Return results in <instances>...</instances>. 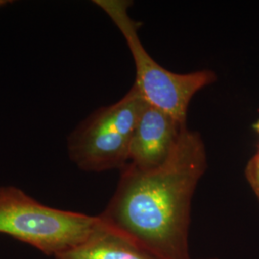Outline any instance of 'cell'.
Wrapping results in <instances>:
<instances>
[{
  "instance_id": "cell-1",
  "label": "cell",
  "mask_w": 259,
  "mask_h": 259,
  "mask_svg": "<svg viewBox=\"0 0 259 259\" xmlns=\"http://www.w3.org/2000/svg\"><path fill=\"white\" fill-rule=\"evenodd\" d=\"M206 166L203 139L185 127L161 165L143 170L128 163L121 169L115 192L98 216L157 259H192L191 204Z\"/></svg>"
},
{
  "instance_id": "cell-2",
  "label": "cell",
  "mask_w": 259,
  "mask_h": 259,
  "mask_svg": "<svg viewBox=\"0 0 259 259\" xmlns=\"http://www.w3.org/2000/svg\"><path fill=\"white\" fill-rule=\"evenodd\" d=\"M99 216L41 204L16 186H0V233L52 256L87 240Z\"/></svg>"
},
{
  "instance_id": "cell-3",
  "label": "cell",
  "mask_w": 259,
  "mask_h": 259,
  "mask_svg": "<svg viewBox=\"0 0 259 259\" xmlns=\"http://www.w3.org/2000/svg\"><path fill=\"white\" fill-rule=\"evenodd\" d=\"M94 3L109 15L125 37L136 65L134 85L145 102L186 124L188 106L193 96L216 81L215 73L207 69L185 74L167 70L143 47L138 33L139 22L128 14L131 1L96 0Z\"/></svg>"
},
{
  "instance_id": "cell-4",
  "label": "cell",
  "mask_w": 259,
  "mask_h": 259,
  "mask_svg": "<svg viewBox=\"0 0 259 259\" xmlns=\"http://www.w3.org/2000/svg\"><path fill=\"white\" fill-rule=\"evenodd\" d=\"M145 104L133 85L119 101L93 112L68 137L70 159L87 172L122 169L129 163L131 141Z\"/></svg>"
},
{
  "instance_id": "cell-5",
  "label": "cell",
  "mask_w": 259,
  "mask_h": 259,
  "mask_svg": "<svg viewBox=\"0 0 259 259\" xmlns=\"http://www.w3.org/2000/svg\"><path fill=\"white\" fill-rule=\"evenodd\" d=\"M185 127L186 124L146 103L131 141L129 163L143 170L161 165L176 147Z\"/></svg>"
},
{
  "instance_id": "cell-6",
  "label": "cell",
  "mask_w": 259,
  "mask_h": 259,
  "mask_svg": "<svg viewBox=\"0 0 259 259\" xmlns=\"http://www.w3.org/2000/svg\"><path fill=\"white\" fill-rule=\"evenodd\" d=\"M100 218V217H99ZM54 259H157L107 224L100 223L91 236Z\"/></svg>"
},
{
  "instance_id": "cell-7",
  "label": "cell",
  "mask_w": 259,
  "mask_h": 259,
  "mask_svg": "<svg viewBox=\"0 0 259 259\" xmlns=\"http://www.w3.org/2000/svg\"><path fill=\"white\" fill-rule=\"evenodd\" d=\"M245 175L259 202V157L256 155L249 160Z\"/></svg>"
},
{
  "instance_id": "cell-8",
  "label": "cell",
  "mask_w": 259,
  "mask_h": 259,
  "mask_svg": "<svg viewBox=\"0 0 259 259\" xmlns=\"http://www.w3.org/2000/svg\"><path fill=\"white\" fill-rule=\"evenodd\" d=\"M9 3H11V1H6V0H0V8L8 5Z\"/></svg>"
},
{
  "instance_id": "cell-9",
  "label": "cell",
  "mask_w": 259,
  "mask_h": 259,
  "mask_svg": "<svg viewBox=\"0 0 259 259\" xmlns=\"http://www.w3.org/2000/svg\"><path fill=\"white\" fill-rule=\"evenodd\" d=\"M254 130L256 131V133L258 134L259 136V119L257 120V122L254 124ZM256 156L259 157V149H258V152H257V154H256Z\"/></svg>"
},
{
  "instance_id": "cell-10",
  "label": "cell",
  "mask_w": 259,
  "mask_h": 259,
  "mask_svg": "<svg viewBox=\"0 0 259 259\" xmlns=\"http://www.w3.org/2000/svg\"><path fill=\"white\" fill-rule=\"evenodd\" d=\"M202 259H218V258H215V257H209V258H202Z\"/></svg>"
}]
</instances>
